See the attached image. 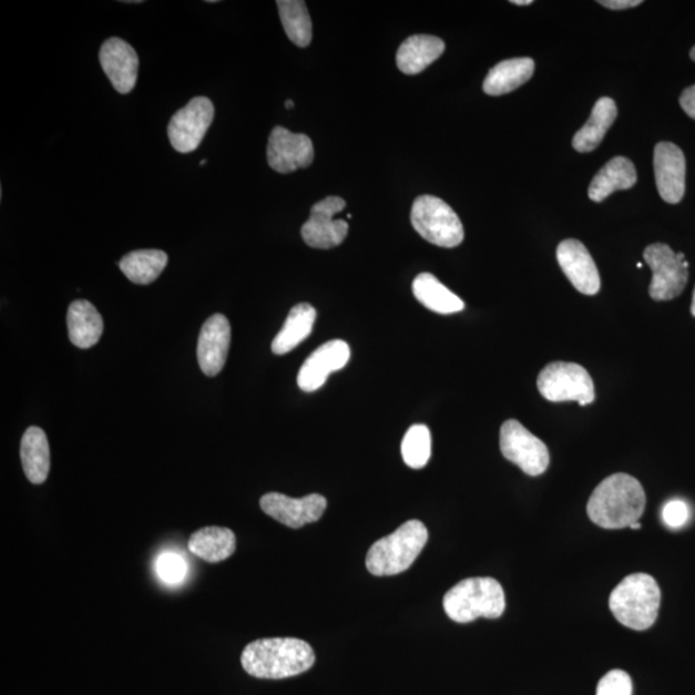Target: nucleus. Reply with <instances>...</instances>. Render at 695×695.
<instances>
[{"instance_id":"obj_1","label":"nucleus","mask_w":695,"mask_h":695,"mask_svg":"<svg viewBox=\"0 0 695 695\" xmlns=\"http://www.w3.org/2000/svg\"><path fill=\"white\" fill-rule=\"evenodd\" d=\"M315 662L314 648L295 637L259 638L247 644L242 654V665L247 674L269 681L298 676Z\"/></svg>"},{"instance_id":"obj_2","label":"nucleus","mask_w":695,"mask_h":695,"mask_svg":"<svg viewBox=\"0 0 695 695\" xmlns=\"http://www.w3.org/2000/svg\"><path fill=\"white\" fill-rule=\"evenodd\" d=\"M646 497L641 482L625 473L605 478L591 494L587 514L605 530L627 529L644 514Z\"/></svg>"},{"instance_id":"obj_3","label":"nucleus","mask_w":695,"mask_h":695,"mask_svg":"<svg viewBox=\"0 0 695 695\" xmlns=\"http://www.w3.org/2000/svg\"><path fill=\"white\" fill-rule=\"evenodd\" d=\"M661 589L646 573L630 574L610 596V609L621 625L631 630H648L657 621Z\"/></svg>"},{"instance_id":"obj_4","label":"nucleus","mask_w":695,"mask_h":695,"mask_svg":"<svg viewBox=\"0 0 695 695\" xmlns=\"http://www.w3.org/2000/svg\"><path fill=\"white\" fill-rule=\"evenodd\" d=\"M428 539L425 523H403L397 531L374 543L366 556L367 571L379 578L403 573L417 561Z\"/></svg>"},{"instance_id":"obj_5","label":"nucleus","mask_w":695,"mask_h":695,"mask_svg":"<svg viewBox=\"0 0 695 695\" xmlns=\"http://www.w3.org/2000/svg\"><path fill=\"white\" fill-rule=\"evenodd\" d=\"M443 609L447 616L458 623L473 622L479 617L494 620L505 612V593L494 579H467L444 595Z\"/></svg>"},{"instance_id":"obj_6","label":"nucleus","mask_w":695,"mask_h":695,"mask_svg":"<svg viewBox=\"0 0 695 695\" xmlns=\"http://www.w3.org/2000/svg\"><path fill=\"white\" fill-rule=\"evenodd\" d=\"M411 223L415 231L430 244L457 247L463 242L462 223L442 198L422 195L415 200Z\"/></svg>"},{"instance_id":"obj_7","label":"nucleus","mask_w":695,"mask_h":695,"mask_svg":"<svg viewBox=\"0 0 695 695\" xmlns=\"http://www.w3.org/2000/svg\"><path fill=\"white\" fill-rule=\"evenodd\" d=\"M538 388L550 402H579L586 406L595 401L594 381L578 364L553 362L543 367L538 378Z\"/></svg>"},{"instance_id":"obj_8","label":"nucleus","mask_w":695,"mask_h":695,"mask_svg":"<svg viewBox=\"0 0 695 695\" xmlns=\"http://www.w3.org/2000/svg\"><path fill=\"white\" fill-rule=\"evenodd\" d=\"M644 260L653 272L650 286L652 299L673 300L681 295L689 278V263L666 244H653L644 251Z\"/></svg>"},{"instance_id":"obj_9","label":"nucleus","mask_w":695,"mask_h":695,"mask_svg":"<svg viewBox=\"0 0 695 695\" xmlns=\"http://www.w3.org/2000/svg\"><path fill=\"white\" fill-rule=\"evenodd\" d=\"M500 449L503 458L515 463L527 476L539 477L549 468L546 444L514 419L503 422L501 427Z\"/></svg>"},{"instance_id":"obj_10","label":"nucleus","mask_w":695,"mask_h":695,"mask_svg":"<svg viewBox=\"0 0 695 695\" xmlns=\"http://www.w3.org/2000/svg\"><path fill=\"white\" fill-rule=\"evenodd\" d=\"M214 119V105L209 99L195 98L171 119L167 135L172 146L181 154L193 153L205 137Z\"/></svg>"},{"instance_id":"obj_11","label":"nucleus","mask_w":695,"mask_h":695,"mask_svg":"<svg viewBox=\"0 0 695 695\" xmlns=\"http://www.w3.org/2000/svg\"><path fill=\"white\" fill-rule=\"evenodd\" d=\"M347 203L341 197L330 196L311 207L309 219L301 227L305 243L315 249H331L339 246L348 236V222L334 219L345 211Z\"/></svg>"},{"instance_id":"obj_12","label":"nucleus","mask_w":695,"mask_h":695,"mask_svg":"<svg viewBox=\"0 0 695 695\" xmlns=\"http://www.w3.org/2000/svg\"><path fill=\"white\" fill-rule=\"evenodd\" d=\"M314 143L306 134L292 133L284 126H276L270 132L267 160L277 173H293L314 163Z\"/></svg>"},{"instance_id":"obj_13","label":"nucleus","mask_w":695,"mask_h":695,"mask_svg":"<svg viewBox=\"0 0 695 695\" xmlns=\"http://www.w3.org/2000/svg\"><path fill=\"white\" fill-rule=\"evenodd\" d=\"M260 508L275 521L289 529L298 530L321 519L327 508V500L318 493L293 499L283 493L270 492L260 499Z\"/></svg>"},{"instance_id":"obj_14","label":"nucleus","mask_w":695,"mask_h":695,"mask_svg":"<svg viewBox=\"0 0 695 695\" xmlns=\"http://www.w3.org/2000/svg\"><path fill=\"white\" fill-rule=\"evenodd\" d=\"M556 259L574 289L585 295H596L601 290V276L595 262L579 239H564L559 244Z\"/></svg>"},{"instance_id":"obj_15","label":"nucleus","mask_w":695,"mask_h":695,"mask_svg":"<svg viewBox=\"0 0 695 695\" xmlns=\"http://www.w3.org/2000/svg\"><path fill=\"white\" fill-rule=\"evenodd\" d=\"M231 346V325L226 316L206 319L197 343V361L206 377H217L225 367Z\"/></svg>"},{"instance_id":"obj_16","label":"nucleus","mask_w":695,"mask_h":695,"mask_svg":"<svg viewBox=\"0 0 695 695\" xmlns=\"http://www.w3.org/2000/svg\"><path fill=\"white\" fill-rule=\"evenodd\" d=\"M100 62L111 84L119 93L133 91L137 83L140 59L130 43L120 38H110L102 44Z\"/></svg>"},{"instance_id":"obj_17","label":"nucleus","mask_w":695,"mask_h":695,"mask_svg":"<svg viewBox=\"0 0 695 695\" xmlns=\"http://www.w3.org/2000/svg\"><path fill=\"white\" fill-rule=\"evenodd\" d=\"M654 174L658 193L668 204H678L685 194L686 162L674 143L660 142L654 149Z\"/></svg>"},{"instance_id":"obj_18","label":"nucleus","mask_w":695,"mask_h":695,"mask_svg":"<svg viewBox=\"0 0 695 695\" xmlns=\"http://www.w3.org/2000/svg\"><path fill=\"white\" fill-rule=\"evenodd\" d=\"M350 358V349L346 341L331 340L311 354L298 374V386L301 390L315 391L321 388L329 375L345 369Z\"/></svg>"},{"instance_id":"obj_19","label":"nucleus","mask_w":695,"mask_h":695,"mask_svg":"<svg viewBox=\"0 0 695 695\" xmlns=\"http://www.w3.org/2000/svg\"><path fill=\"white\" fill-rule=\"evenodd\" d=\"M444 42L433 35L407 38L397 52V67L406 75H417L444 52Z\"/></svg>"},{"instance_id":"obj_20","label":"nucleus","mask_w":695,"mask_h":695,"mask_svg":"<svg viewBox=\"0 0 695 695\" xmlns=\"http://www.w3.org/2000/svg\"><path fill=\"white\" fill-rule=\"evenodd\" d=\"M23 473L33 484H43L51 469L50 443L43 429L30 427L23 433L20 446Z\"/></svg>"},{"instance_id":"obj_21","label":"nucleus","mask_w":695,"mask_h":695,"mask_svg":"<svg viewBox=\"0 0 695 695\" xmlns=\"http://www.w3.org/2000/svg\"><path fill=\"white\" fill-rule=\"evenodd\" d=\"M68 330L71 343L90 349L98 345L103 333V319L91 301L75 300L68 310Z\"/></svg>"},{"instance_id":"obj_22","label":"nucleus","mask_w":695,"mask_h":695,"mask_svg":"<svg viewBox=\"0 0 695 695\" xmlns=\"http://www.w3.org/2000/svg\"><path fill=\"white\" fill-rule=\"evenodd\" d=\"M637 182L635 165L627 157L619 156L606 163L589 187V197L602 203L620 190H630Z\"/></svg>"},{"instance_id":"obj_23","label":"nucleus","mask_w":695,"mask_h":695,"mask_svg":"<svg viewBox=\"0 0 695 695\" xmlns=\"http://www.w3.org/2000/svg\"><path fill=\"white\" fill-rule=\"evenodd\" d=\"M188 550L207 563H221L234 555L236 536L226 527H205L191 534Z\"/></svg>"},{"instance_id":"obj_24","label":"nucleus","mask_w":695,"mask_h":695,"mask_svg":"<svg viewBox=\"0 0 695 695\" xmlns=\"http://www.w3.org/2000/svg\"><path fill=\"white\" fill-rule=\"evenodd\" d=\"M619 110L616 102L602 98L595 103L587 123L573 137V147L579 153H591L605 137L606 132L616 122Z\"/></svg>"},{"instance_id":"obj_25","label":"nucleus","mask_w":695,"mask_h":695,"mask_svg":"<svg viewBox=\"0 0 695 695\" xmlns=\"http://www.w3.org/2000/svg\"><path fill=\"white\" fill-rule=\"evenodd\" d=\"M317 318V311L308 303H300L295 306L274 341H272V351L277 356L290 354L300 343L305 341L311 330Z\"/></svg>"},{"instance_id":"obj_26","label":"nucleus","mask_w":695,"mask_h":695,"mask_svg":"<svg viewBox=\"0 0 695 695\" xmlns=\"http://www.w3.org/2000/svg\"><path fill=\"white\" fill-rule=\"evenodd\" d=\"M533 73L534 61L530 58L502 61L490 70L483 91L489 95L508 94L529 82Z\"/></svg>"},{"instance_id":"obj_27","label":"nucleus","mask_w":695,"mask_h":695,"mask_svg":"<svg viewBox=\"0 0 695 695\" xmlns=\"http://www.w3.org/2000/svg\"><path fill=\"white\" fill-rule=\"evenodd\" d=\"M412 292L422 306L439 315L458 314L466 308L458 295L431 274H420L415 278Z\"/></svg>"},{"instance_id":"obj_28","label":"nucleus","mask_w":695,"mask_h":695,"mask_svg":"<svg viewBox=\"0 0 695 695\" xmlns=\"http://www.w3.org/2000/svg\"><path fill=\"white\" fill-rule=\"evenodd\" d=\"M167 265V255L163 251H135L126 254L119 262V267L130 282L137 285H149L162 275Z\"/></svg>"},{"instance_id":"obj_29","label":"nucleus","mask_w":695,"mask_h":695,"mask_svg":"<svg viewBox=\"0 0 695 695\" xmlns=\"http://www.w3.org/2000/svg\"><path fill=\"white\" fill-rule=\"evenodd\" d=\"M276 4L286 35L295 45L308 47L311 42V21L307 4L301 0H278Z\"/></svg>"},{"instance_id":"obj_30","label":"nucleus","mask_w":695,"mask_h":695,"mask_svg":"<svg viewBox=\"0 0 695 695\" xmlns=\"http://www.w3.org/2000/svg\"><path fill=\"white\" fill-rule=\"evenodd\" d=\"M402 458L407 467L422 469L431 457V435L427 426H412L403 437Z\"/></svg>"},{"instance_id":"obj_31","label":"nucleus","mask_w":695,"mask_h":695,"mask_svg":"<svg viewBox=\"0 0 695 695\" xmlns=\"http://www.w3.org/2000/svg\"><path fill=\"white\" fill-rule=\"evenodd\" d=\"M159 578L170 585H177L186 579L187 563L185 558L175 553H164L157 558Z\"/></svg>"},{"instance_id":"obj_32","label":"nucleus","mask_w":695,"mask_h":695,"mask_svg":"<svg viewBox=\"0 0 695 695\" xmlns=\"http://www.w3.org/2000/svg\"><path fill=\"white\" fill-rule=\"evenodd\" d=\"M596 695H633V681L625 671L612 670L599 682Z\"/></svg>"},{"instance_id":"obj_33","label":"nucleus","mask_w":695,"mask_h":695,"mask_svg":"<svg viewBox=\"0 0 695 695\" xmlns=\"http://www.w3.org/2000/svg\"><path fill=\"white\" fill-rule=\"evenodd\" d=\"M663 522L671 530L682 529L691 519V509L688 503L683 500H671L662 509Z\"/></svg>"},{"instance_id":"obj_34","label":"nucleus","mask_w":695,"mask_h":695,"mask_svg":"<svg viewBox=\"0 0 695 695\" xmlns=\"http://www.w3.org/2000/svg\"><path fill=\"white\" fill-rule=\"evenodd\" d=\"M681 105L685 113L695 120V85L686 88L683 92Z\"/></svg>"},{"instance_id":"obj_35","label":"nucleus","mask_w":695,"mask_h":695,"mask_svg":"<svg viewBox=\"0 0 695 695\" xmlns=\"http://www.w3.org/2000/svg\"><path fill=\"white\" fill-rule=\"evenodd\" d=\"M599 4L610 8V10L622 11L641 6L643 2L642 0H602Z\"/></svg>"},{"instance_id":"obj_36","label":"nucleus","mask_w":695,"mask_h":695,"mask_svg":"<svg viewBox=\"0 0 695 695\" xmlns=\"http://www.w3.org/2000/svg\"><path fill=\"white\" fill-rule=\"evenodd\" d=\"M511 3L515 6H530L532 4V0H511Z\"/></svg>"},{"instance_id":"obj_37","label":"nucleus","mask_w":695,"mask_h":695,"mask_svg":"<svg viewBox=\"0 0 695 695\" xmlns=\"http://www.w3.org/2000/svg\"><path fill=\"white\" fill-rule=\"evenodd\" d=\"M628 529H630V530H642V524H641V523H638V522H635V523L631 524V525L628 527Z\"/></svg>"},{"instance_id":"obj_38","label":"nucleus","mask_w":695,"mask_h":695,"mask_svg":"<svg viewBox=\"0 0 695 695\" xmlns=\"http://www.w3.org/2000/svg\"><path fill=\"white\" fill-rule=\"evenodd\" d=\"M691 310H692V315L695 317V289H694V293H693V300H692V308H691Z\"/></svg>"},{"instance_id":"obj_39","label":"nucleus","mask_w":695,"mask_h":695,"mask_svg":"<svg viewBox=\"0 0 695 695\" xmlns=\"http://www.w3.org/2000/svg\"><path fill=\"white\" fill-rule=\"evenodd\" d=\"M285 105H286V109H289V110H290V109H293V108H294V102H293V101H290V100H289V101H286Z\"/></svg>"},{"instance_id":"obj_40","label":"nucleus","mask_w":695,"mask_h":695,"mask_svg":"<svg viewBox=\"0 0 695 695\" xmlns=\"http://www.w3.org/2000/svg\"><path fill=\"white\" fill-rule=\"evenodd\" d=\"M691 58L695 62V47H693V50L691 51Z\"/></svg>"},{"instance_id":"obj_41","label":"nucleus","mask_w":695,"mask_h":695,"mask_svg":"<svg viewBox=\"0 0 695 695\" xmlns=\"http://www.w3.org/2000/svg\"><path fill=\"white\" fill-rule=\"evenodd\" d=\"M206 164V160H203L202 163H200V165H205Z\"/></svg>"}]
</instances>
